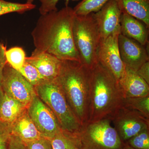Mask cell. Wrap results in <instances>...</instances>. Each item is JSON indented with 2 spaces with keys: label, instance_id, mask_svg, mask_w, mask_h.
I'll return each instance as SVG.
<instances>
[{
  "label": "cell",
  "instance_id": "21",
  "mask_svg": "<svg viewBox=\"0 0 149 149\" xmlns=\"http://www.w3.org/2000/svg\"><path fill=\"white\" fill-rule=\"evenodd\" d=\"M5 56L7 63L17 71L23 66L26 58L25 52L20 47H14L6 50Z\"/></svg>",
  "mask_w": 149,
  "mask_h": 149
},
{
  "label": "cell",
  "instance_id": "34",
  "mask_svg": "<svg viewBox=\"0 0 149 149\" xmlns=\"http://www.w3.org/2000/svg\"><path fill=\"white\" fill-rule=\"evenodd\" d=\"M125 149H136L133 148H131V147L129 146H128L125 147Z\"/></svg>",
  "mask_w": 149,
  "mask_h": 149
},
{
  "label": "cell",
  "instance_id": "17",
  "mask_svg": "<svg viewBox=\"0 0 149 149\" xmlns=\"http://www.w3.org/2000/svg\"><path fill=\"white\" fill-rule=\"evenodd\" d=\"M122 13L133 17L149 27V0H116Z\"/></svg>",
  "mask_w": 149,
  "mask_h": 149
},
{
  "label": "cell",
  "instance_id": "3",
  "mask_svg": "<svg viewBox=\"0 0 149 149\" xmlns=\"http://www.w3.org/2000/svg\"><path fill=\"white\" fill-rule=\"evenodd\" d=\"M90 69L80 62L61 61L55 80L82 126L89 120Z\"/></svg>",
  "mask_w": 149,
  "mask_h": 149
},
{
  "label": "cell",
  "instance_id": "15",
  "mask_svg": "<svg viewBox=\"0 0 149 149\" xmlns=\"http://www.w3.org/2000/svg\"><path fill=\"white\" fill-rule=\"evenodd\" d=\"M120 34L146 46L149 43V30L146 25L128 14L123 13L120 17Z\"/></svg>",
  "mask_w": 149,
  "mask_h": 149
},
{
  "label": "cell",
  "instance_id": "1",
  "mask_svg": "<svg viewBox=\"0 0 149 149\" xmlns=\"http://www.w3.org/2000/svg\"><path fill=\"white\" fill-rule=\"evenodd\" d=\"M75 16L73 9L68 6L41 15L31 33L35 47L32 54L47 52L61 61L80 62L72 33Z\"/></svg>",
  "mask_w": 149,
  "mask_h": 149
},
{
  "label": "cell",
  "instance_id": "11",
  "mask_svg": "<svg viewBox=\"0 0 149 149\" xmlns=\"http://www.w3.org/2000/svg\"><path fill=\"white\" fill-rule=\"evenodd\" d=\"M122 12L116 0H110L98 11L93 13L101 42L111 35L120 34V21Z\"/></svg>",
  "mask_w": 149,
  "mask_h": 149
},
{
  "label": "cell",
  "instance_id": "18",
  "mask_svg": "<svg viewBox=\"0 0 149 149\" xmlns=\"http://www.w3.org/2000/svg\"><path fill=\"white\" fill-rule=\"evenodd\" d=\"M27 110V107L4 94L0 109V121L11 125Z\"/></svg>",
  "mask_w": 149,
  "mask_h": 149
},
{
  "label": "cell",
  "instance_id": "7",
  "mask_svg": "<svg viewBox=\"0 0 149 149\" xmlns=\"http://www.w3.org/2000/svg\"><path fill=\"white\" fill-rule=\"evenodd\" d=\"M1 86L4 94L27 107L37 95L35 87L7 63L3 71Z\"/></svg>",
  "mask_w": 149,
  "mask_h": 149
},
{
  "label": "cell",
  "instance_id": "13",
  "mask_svg": "<svg viewBox=\"0 0 149 149\" xmlns=\"http://www.w3.org/2000/svg\"><path fill=\"white\" fill-rule=\"evenodd\" d=\"M25 61L36 68L45 80H55L59 72L61 60L47 52L32 54Z\"/></svg>",
  "mask_w": 149,
  "mask_h": 149
},
{
  "label": "cell",
  "instance_id": "16",
  "mask_svg": "<svg viewBox=\"0 0 149 149\" xmlns=\"http://www.w3.org/2000/svg\"><path fill=\"white\" fill-rule=\"evenodd\" d=\"M12 134L24 143H29L43 137L29 117L27 111L11 125Z\"/></svg>",
  "mask_w": 149,
  "mask_h": 149
},
{
  "label": "cell",
  "instance_id": "35",
  "mask_svg": "<svg viewBox=\"0 0 149 149\" xmlns=\"http://www.w3.org/2000/svg\"></svg>",
  "mask_w": 149,
  "mask_h": 149
},
{
  "label": "cell",
  "instance_id": "4",
  "mask_svg": "<svg viewBox=\"0 0 149 149\" xmlns=\"http://www.w3.org/2000/svg\"><path fill=\"white\" fill-rule=\"evenodd\" d=\"M35 88L37 95L55 115L63 132L72 135L79 131L82 125L70 109L55 79L45 80Z\"/></svg>",
  "mask_w": 149,
  "mask_h": 149
},
{
  "label": "cell",
  "instance_id": "22",
  "mask_svg": "<svg viewBox=\"0 0 149 149\" xmlns=\"http://www.w3.org/2000/svg\"><path fill=\"white\" fill-rule=\"evenodd\" d=\"M36 5L33 3H22L0 0V16L13 13H23L34 9Z\"/></svg>",
  "mask_w": 149,
  "mask_h": 149
},
{
  "label": "cell",
  "instance_id": "12",
  "mask_svg": "<svg viewBox=\"0 0 149 149\" xmlns=\"http://www.w3.org/2000/svg\"><path fill=\"white\" fill-rule=\"evenodd\" d=\"M118 45L120 58L125 67L136 71L149 60V53L145 46L137 41L119 34Z\"/></svg>",
  "mask_w": 149,
  "mask_h": 149
},
{
  "label": "cell",
  "instance_id": "9",
  "mask_svg": "<svg viewBox=\"0 0 149 149\" xmlns=\"http://www.w3.org/2000/svg\"><path fill=\"white\" fill-rule=\"evenodd\" d=\"M111 121L122 141H128L149 128V119L139 112L123 106L116 112Z\"/></svg>",
  "mask_w": 149,
  "mask_h": 149
},
{
  "label": "cell",
  "instance_id": "29",
  "mask_svg": "<svg viewBox=\"0 0 149 149\" xmlns=\"http://www.w3.org/2000/svg\"><path fill=\"white\" fill-rule=\"evenodd\" d=\"M8 149H26L25 144L18 137L12 134L9 141Z\"/></svg>",
  "mask_w": 149,
  "mask_h": 149
},
{
  "label": "cell",
  "instance_id": "33",
  "mask_svg": "<svg viewBox=\"0 0 149 149\" xmlns=\"http://www.w3.org/2000/svg\"><path fill=\"white\" fill-rule=\"evenodd\" d=\"M26 3L28 4H32L35 0H26Z\"/></svg>",
  "mask_w": 149,
  "mask_h": 149
},
{
  "label": "cell",
  "instance_id": "8",
  "mask_svg": "<svg viewBox=\"0 0 149 149\" xmlns=\"http://www.w3.org/2000/svg\"><path fill=\"white\" fill-rule=\"evenodd\" d=\"M27 112L43 137L51 140L61 131L55 115L37 95L27 107Z\"/></svg>",
  "mask_w": 149,
  "mask_h": 149
},
{
  "label": "cell",
  "instance_id": "14",
  "mask_svg": "<svg viewBox=\"0 0 149 149\" xmlns=\"http://www.w3.org/2000/svg\"><path fill=\"white\" fill-rule=\"evenodd\" d=\"M118 84L124 98L149 95V85L136 72L127 68Z\"/></svg>",
  "mask_w": 149,
  "mask_h": 149
},
{
  "label": "cell",
  "instance_id": "20",
  "mask_svg": "<svg viewBox=\"0 0 149 149\" xmlns=\"http://www.w3.org/2000/svg\"><path fill=\"white\" fill-rule=\"evenodd\" d=\"M123 106L139 112L149 119V95L124 98Z\"/></svg>",
  "mask_w": 149,
  "mask_h": 149
},
{
  "label": "cell",
  "instance_id": "10",
  "mask_svg": "<svg viewBox=\"0 0 149 149\" xmlns=\"http://www.w3.org/2000/svg\"><path fill=\"white\" fill-rule=\"evenodd\" d=\"M120 34L115 33L101 42L97 52L98 62L113 75L118 83L125 70L118 49V37Z\"/></svg>",
  "mask_w": 149,
  "mask_h": 149
},
{
  "label": "cell",
  "instance_id": "27",
  "mask_svg": "<svg viewBox=\"0 0 149 149\" xmlns=\"http://www.w3.org/2000/svg\"><path fill=\"white\" fill-rule=\"evenodd\" d=\"M24 144L26 149H52L50 141L44 137Z\"/></svg>",
  "mask_w": 149,
  "mask_h": 149
},
{
  "label": "cell",
  "instance_id": "31",
  "mask_svg": "<svg viewBox=\"0 0 149 149\" xmlns=\"http://www.w3.org/2000/svg\"><path fill=\"white\" fill-rule=\"evenodd\" d=\"M136 73L149 85V61H147L136 71Z\"/></svg>",
  "mask_w": 149,
  "mask_h": 149
},
{
  "label": "cell",
  "instance_id": "24",
  "mask_svg": "<svg viewBox=\"0 0 149 149\" xmlns=\"http://www.w3.org/2000/svg\"><path fill=\"white\" fill-rule=\"evenodd\" d=\"M49 141L52 149H79L72 139L62 130Z\"/></svg>",
  "mask_w": 149,
  "mask_h": 149
},
{
  "label": "cell",
  "instance_id": "28",
  "mask_svg": "<svg viewBox=\"0 0 149 149\" xmlns=\"http://www.w3.org/2000/svg\"><path fill=\"white\" fill-rule=\"evenodd\" d=\"M41 3L39 10L40 14L44 15L53 11H56V5L60 0H39ZM69 1V0H67ZM79 1V0H72Z\"/></svg>",
  "mask_w": 149,
  "mask_h": 149
},
{
  "label": "cell",
  "instance_id": "19",
  "mask_svg": "<svg viewBox=\"0 0 149 149\" xmlns=\"http://www.w3.org/2000/svg\"><path fill=\"white\" fill-rule=\"evenodd\" d=\"M110 0H82L73 9L76 15H86L100 10Z\"/></svg>",
  "mask_w": 149,
  "mask_h": 149
},
{
  "label": "cell",
  "instance_id": "25",
  "mask_svg": "<svg viewBox=\"0 0 149 149\" xmlns=\"http://www.w3.org/2000/svg\"><path fill=\"white\" fill-rule=\"evenodd\" d=\"M149 128H145L128 140L129 146L136 149H149Z\"/></svg>",
  "mask_w": 149,
  "mask_h": 149
},
{
  "label": "cell",
  "instance_id": "6",
  "mask_svg": "<svg viewBox=\"0 0 149 149\" xmlns=\"http://www.w3.org/2000/svg\"><path fill=\"white\" fill-rule=\"evenodd\" d=\"M111 122L103 119L88 122L70 137L80 149H125Z\"/></svg>",
  "mask_w": 149,
  "mask_h": 149
},
{
  "label": "cell",
  "instance_id": "32",
  "mask_svg": "<svg viewBox=\"0 0 149 149\" xmlns=\"http://www.w3.org/2000/svg\"><path fill=\"white\" fill-rule=\"evenodd\" d=\"M4 93L1 88V86L0 85V109H1V105L2 103L3 99Z\"/></svg>",
  "mask_w": 149,
  "mask_h": 149
},
{
  "label": "cell",
  "instance_id": "2",
  "mask_svg": "<svg viewBox=\"0 0 149 149\" xmlns=\"http://www.w3.org/2000/svg\"><path fill=\"white\" fill-rule=\"evenodd\" d=\"M89 120L111 119L123 106L124 97L116 79L100 63L90 70Z\"/></svg>",
  "mask_w": 149,
  "mask_h": 149
},
{
  "label": "cell",
  "instance_id": "30",
  "mask_svg": "<svg viewBox=\"0 0 149 149\" xmlns=\"http://www.w3.org/2000/svg\"><path fill=\"white\" fill-rule=\"evenodd\" d=\"M6 47L4 44L0 41V85H1L2 79L3 71L6 64L5 52L6 50Z\"/></svg>",
  "mask_w": 149,
  "mask_h": 149
},
{
  "label": "cell",
  "instance_id": "5",
  "mask_svg": "<svg viewBox=\"0 0 149 149\" xmlns=\"http://www.w3.org/2000/svg\"><path fill=\"white\" fill-rule=\"evenodd\" d=\"M73 40L80 62L91 69L98 63L97 52L100 37L93 13L74 17L72 27Z\"/></svg>",
  "mask_w": 149,
  "mask_h": 149
},
{
  "label": "cell",
  "instance_id": "26",
  "mask_svg": "<svg viewBox=\"0 0 149 149\" xmlns=\"http://www.w3.org/2000/svg\"><path fill=\"white\" fill-rule=\"evenodd\" d=\"M11 135V125L0 121V149H8Z\"/></svg>",
  "mask_w": 149,
  "mask_h": 149
},
{
  "label": "cell",
  "instance_id": "23",
  "mask_svg": "<svg viewBox=\"0 0 149 149\" xmlns=\"http://www.w3.org/2000/svg\"><path fill=\"white\" fill-rule=\"evenodd\" d=\"M18 71L34 87L46 80L43 78L35 66L26 61Z\"/></svg>",
  "mask_w": 149,
  "mask_h": 149
}]
</instances>
